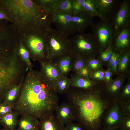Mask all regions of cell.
I'll return each instance as SVG.
<instances>
[{"instance_id":"cell-1","label":"cell","mask_w":130,"mask_h":130,"mask_svg":"<svg viewBox=\"0 0 130 130\" xmlns=\"http://www.w3.org/2000/svg\"><path fill=\"white\" fill-rule=\"evenodd\" d=\"M58 99L57 92L47 83L40 72L29 70L13 104V110L19 116L28 115L39 120L53 114Z\"/></svg>"},{"instance_id":"cell-2","label":"cell","mask_w":130,"mask_h":130,"mask_svg":"<svg viewBox=\"0 0 130 130\" xmlns=\"http://www.w3.org/2000/svg\"><path fill=\"white\" fill-rule=\"evenodd\" d=\"M65 94L73 108L74 120L85 130H101L103 116L114 101L106 92L104 83L87 90L70 87Z\"/></svg>"},{"instance_id":"cell-3","label":"cell","mask_w":130,"mask_h":130,"mask_svg":"<svg viewBox=\"0 0 130 130\" xmlns=\"http://www.w3.org/2000/svg\"><path fill=\"white\" fill-rule=\"evenodd\" d=\"M0 8L20 33L30 31L44 33L52 23V16L46 13L34 0H0Z\"/></svg>"},{"instance_id":"cell-4","label":"cell","mask_w":130,"mask_h":130,"mask_svg":"<svg viewBox=\"0 0 130 130\" xmlns=\"http://www.w3.org/2000/svg\"><path fill=\"white\" fill-rule=\"evenodd\" d=\"M44 35L46 60L52 62L58 57L71 52L67 35L51 27L46 29Z\"/></svg>"},{"instance_id":"cell-5","label":"cell","mask_w":130,"mask_h":130,"mask_svg":"<svg viewBox=\"0 0 130 130\" xmlns=\"http://www.w3.org/2000/svg\"><path fill=\"white\" fill-rule=\"evenodd\" d=\"M71 52L75 57L85 60L95 58L99 49L92 33H82L74 35L70 39Z\"/></svg>"},{"instance_id":"cell-6","label":"cell","mask_w":130,"mask_h":130,"mask_svg":"<svg viewBox=\"0 0 130 130\" xmlns=\"http://www.w3.org/2000/svg\"><path fill=\"white\" fill-rule=\"evenodd\" d=\"M17 49H15L8 57L7 63H0V101L6 91L15 84L14 82L19 72Z\"/></svg>"},{"instance_id":"cell-7","label":"cell","mask_w":130,"mask_h":130,"mask_svg":"<svg viewBox=\"0 0 130 130\" xmlns=\"http://www.w3.org/2000/svg\"><path fill=\"white\" fill-rule=\"evenodd\" d=\"M44 33L35 31L23 32L21 39L34 60L39 62L46 60Z\"/></svg>"},{"instance_id":"cell-8","label":"cell","mask_w":130,"mask_h":130,"mask_svg":"<svg viewBox=\"0 0 130 130\" xmlns=\"http://www.w3.org/2000/svg\"><path fill=\"white\" fill-rule=\"evenodd\" d=\"M92 33L97 42L99 51L111 46L117 32L111 21H102L92 26Z\"/></svg>"},{"instance_id":"cell-9","label":"cell","mask_w":130,"mask_h":130,"mask_svg":"<svg viewBox=\"0 0 130 130\" xmlns=\"http://www.w3.org/2000/svg\"><path fill=\"white\" fill-rule=\"evenodd\" d=\"M124 116L120 110L117 99L114 100L111 107L104 115L102 121V128L120 127Z\"/></svg>"},{"instance_id":"cell-10","label":"cell","mask_w":130,"mask_h":130,"mask_svg":"<svg viewBox=\"0 0 130 130\" xmlns=\"http://www.w3.org/2000/svg\"><path fill=\"white\" fill-rule=\"evenodd\" d=\"M111 21L117 32L129 26L130 23V4L124 0Z\"/></svg>"},{"instance_id":"cell-11","label":"cell","mask_w":130,"mask_h":130,"mask_svg":"<svg viewBox=\"0 0 130 130\" xmlns=\"http://www.w3.org/2000/svg\"><path fill=\"white\" fill-rule=\"evenodd\" d=\"M72 17V15L69 14L55 12L52 15V23L58 30L68 36L73 34L77 31Z\"/></svg>"},{"instance_id":"cell-12","label":"cell","mask_w":130,"mask_h":130,"mask_svg":"<svg viewBox=\"0 0 130 130\" xmlns=\"http://www.w3.org/2000/svg\"><path fill=\"white\" fill-rule=\"evenodd\" d=\"M39 62L40 72L42 77L47 83L54 88L57 82L61 76L60 73L52 62L46 60Z\"/></svg>"},{"instance_id":"cell-13","label":"cell","mask_w":130,"mask_h":130,"mask_svg":"<svg viewBox=\"0 0 130 130\" xmlns=\"http://www.w3.org/2000/svg\"><path fill=\"white\" fill-rule=\"evenodd\" d=\"M118 1L116 0H95L96 8L101 20L111 21Z\"/></svg>"},{"instance_id":"cell-14","label":"cell","mask_w":130,"mask_h":130,"mask_svg":"<svg viewBox=\"0 0 130 130\" xmlns=\"http://www.w3.org/2000/svg\"><path fill=\"white\" fill-rule=\"evenodd\" d=\"M130 28L127 27L117 32L111 45L113 50L118 53L130 48Z\"/></svg>"},{"instance_id":"cell-15","label":"cell","mask_w":130,"mask_h":130,"mask_svg":"<svg viewBox=\"0 0 130 130\" xmlns=\"http://www.w3.org/2000/svg\"><path fill=\"white\" fill-rule=\"evenodd\" d=\"M75 56L71 52L55 59L52 62L58 69L61 76H66L72 71Z\"/></svg>"},{"instance_id":"cell-16","label":"cell","mask_w":130,"mask_h":130,"mask_svg":"<svg viewBox=\"0 0 130 130\" xmlns=\"http://www.w3.org/2000/svg\"><path fill=\"white\" fill-rule=\"evenodd\" d=\"M55 111L56 117L64 125L74 120L73 108L69 102H64L59 106L58 105Z\"/></svg>"},{"instance_id":"cell-17","label":"cell","mask_w":130,"mask_h":130,"mask_svg":"<svg viewBox=\"0 0 130 130\" xmlns=\"http://www.w3.org/2000/svg\"><path fill=\"white\" fill-rule=\"evenodd\" d=\"M125 78L124 74H121L116 78L112 79L107 84L104 83L106 92L113 99L118 98L124 85Z\"/></svg>"},{"instance_id":"cell-18","label":"cell","mask_w":130,"mask_h":130,"mask_svg":"<svg viewBox=\"0 0 130 130\" xmlns=\"http://www.w3.org/2000/svg\"><path fill=\"white\" fill-rule=\"evenodd\" d=\"M38 130H64L62 124L53 114L39 120Z\"/></svg>"},{"instance_id":"cell-19","label":"cell","mask_w":130,"mask_h":130,"mask_svg":"<svg viewBox=\"0 0 130 130\" xmlns=\"http://www.w3.org/2000/svg\"><path fill=\"white\" fill-rule=\"evenodd\" d=\"M93 18L85 13H82L72 15V20L76 27L77 32L83 33L86 28L94 24Z\"/></svg>"},{"instance_id":"cell-20","label":"cell","mask_w":130,"mask_h":130,"mask_svg":"<svg viewBox=\"0 0 130 130\" xmlns=\"http://www.w3.org/2000/svg\"><path fill=\"white\" fill-rule=\"evenodd\" d=\"M70 79V87L84 90L90 89L99 83L75 73L71 75Z\"/></svg>"},{"instance_id":"cell-21","label":"cell","mask_w":130,"mask_h":130,"mask_svg":"<svg viewBox=\"0 0 130 130\" xmlns=\"http://www.w3.org/2000/svg\"><path fill=\"white\" fill-rule=\"evenodd\" d=\"M39 120L32 116L25 115L18 120V130H38Z\"/></svg>"},{"instance_id":"cell-22","label":"cell","mask_w":130,"mask_h":130,"mask_svg":"<svg viewBox=\"0 0 130 130\" xmlns=\"http://www.w3.org/2000/svg\"><path fill=\"white\" fill-rule=\"evenodd\" d=\"M72 71L77 75L88 78L91 73L86 60L76 57H75L73 61Z\"/></svg>"},{"instance_id":"cell-23","label":"cell","mask_w":130,"mask_h":130,"mask_svg":"<svg viewBox=\"0 0 130 130\" xmlns=\"http://www.w3.org/2000/svg\"><path fill=\"white\" fill-rule=\"evenodd\" d=\"M23 79V77L18 84H14L6 91L2 101L5 102L10 104H13L19 97Z\"/></svg>"},{"instance_id":"cell-24","label":"cell","mask_w":130,"mask_h":130,"mask_svg":"<svg viewBox=\"0 0 130 130\" xmlns=\"http://www.w3.org/2000/svg\"><path fill=\"white\" fill-rule=\"evenodd\" d=\"M19 116L18 113L13 110L4 116L0 117V125L4 128L13 130L16 129Z\"/></svg>"},{"instance_id":"cell-25","label":"cell","mask_w":130,"mask_h":130,"mask_svg":"<svg viewBox=\"0 0 130 130\" xmlns=\"http://www.w3.org/2000/svg\"><path fill=\"white\" fill-rule=\"evenodd\" d=\"M119 53L117 73L124 74L127 71L130 60V49L123 50Z\"/></svg>"},{"instance_id":"cell-26","label":"cell","mask_w":130,"mask_h":130,"mask_svg":"<svg viewBox=\"0 0 130 130\" xmlns=\"http://www.w3.org/2000/svg\"><path fill=\"white\" fill-rule=\"evenodd\" d=\"M62 0H34L47 14L52 16L58 8Z\"/></svg>"},{"instance_id":"cell-27","label":"cell","mask_w":130,"mask_h":130,"mask_svg":"<svg viewBox=\"0 0 130 130\" xmlns=\"http://www.w3.org/2000/svg\"><path fill=\"white\" fill-rule=\"evenodd\" d=\"M18 53L20 59L26 63L29 70L32 69V65L30 60L29 53L27 48L21 40L19 41Z\"/></svg>"},{"instance_id":"cell-28","label":"cell","mask_w":130,"mask_h":130,"mask_svg":"<svg viewBox=\"0 0 130 130\" xmlns=\"http://www.w3.org/2000/svg\"><path fill=\"white\" fill-rule=\"evenodd\" d=\"M70 87V78L61 76L57 82L54 89L57 93L62 94L65 93Z\"/></svg>"},{"instance_id":"cell-29","label":"cell","mask_w":130,"mask_h":130,"mask_svg":"<svg viewBox=\"0 0 130 130\" xmlns=\"http://www.w3.org/2000/svg\"><path fill=\"white\" fill-rule=\"evenodd\" d=\"M121 104L130 102V79L123 85L119 97L117 99Z\"/></svg>"},{"instance_id":"cell-30","label":"cell","mask_w":130,"mask_h":130,"mask_svg":"<svg viewBox=\"0 0 130 130\" xmlns=\"http://www.w3.org/2000/svg\"><path fill=\"white\" fill-rule=\"evenodd\" d=\"M84 13L93 18L98 17L95 7V0H85L84 5Z\"/></svg>"},{"instance_id":"cell-31","label":"cell","mask_w":130,"mask_h":130,"mask_svg":"<svg viewBox=\"0 0 130 130\" xmlns=\"http://www.w3.org/2000/svg\"><path fill=\"white\" fill-rule=\"evenodd\" d=\"M55 12L72 15L73 12L72 0H62Z\"/></svg>"},{"instance_id":"cell-32","label":"cell","mask_w":130,"mask_h":130,"mask_svg":"<svg viewBox=\"0 0 130 130\" xmlns=\"http://www.w3.org/2000/svg\"><path fill=\"white\" fill-rule=\"evenodd\" d=\"M111 46L107 48L105 50L99 51L98 54L99 59L102 65H107L113 51Z\"/></svg>"},{"instance_id":"cell-33","label":"cell","mask_w":130,"mask_h":130,"mask_svg":"<svg viewBox=\"0 0 130 130\" xmlns=\"http://www.w3.org/2000/svg\"><path fill=\"white\" fill-rule=\"evenodd\" d=\"M105 71L102 68L91 72L89 78L91 80L97 82H104Z\"/></svg>"},{"instance_id":"cell-34","label":"cell","mask_w":130,"mask_h":130,"mask_svg":"<svg viewBox=\"0 0 130 130\" xmlns=\"http://www.w3.org/2000/svg\"><path fill=\"white\" fill-rule=\"evenodd\" d=\"M85 0H72L73 15L85 13L84 5Z\"/></svg>"},{"instance_id":"cell-35","label":"cell","mask_w":130,"mask_h":130,"mask_svg":"<svg viewBox=\"0 0 130 130\" xmlns=\"http://www.w3.org/2000/svg\"><path fill=\"white\" fill-rule=\"evenodd\" d=\"M87 66L90 72L102 68V64L98 59L91 58L86 60Z\"/></svg>"},{"instance_id":"cell-36","label":"cell","mask_w":130,"mask_h":130,"mask_svg":"<svg viewBox=\"0 0 130 130\" xmlns=\"http://www.w3.org/2000/svg\"><path fill=\"white\" fill-rule=\"evenodd\" d=\"M13 110V105L4 101L0 102V117L4 116Z\"/></svg>"},{"instance_id":"cell-37","label":"cell","mask_w":130,"mask_h":130,"mask_svg":"<svg viewBox=\"0 0 130 130\" xmlns=\"http://www.w3.org/2000/svg\"><path fill=\"white\" fill-rule=\"evenodd\" d=\"M65 125L64 130H85L78 123L72 122L67 123Z\"/></svg>"},{"instance_id":"cell-38","label":"cell","mask_w":130,"mask_h":130,"mask_svg":"<svg viewBox=\"0 0 130 130\" xmlns=\"http://www.w3.org/2000/svg\"><path fill=\"white\" fill-rule=\"evenodd\" d=\"M119 103L120 110L123 116H130V102L124 104Z\"/></svg>"},{"instance_id":"cell-39","label":"cell","mask_w":130,"mask_h":130,"mask_svg":"<svg viewBox=\"0 0 130 130\" xmlns=\"http://www.w3.org/2000/svg\"><path fill=\"white\" fill-rule=\"evenodd\" d=\"M120 127L122 130H130V116H124Z\"/></svg>"},{"instance_id":"cell-40","label":"cell","mask_w":130,"mask_h":130,"mask_svg":"<svg viewBox=\"0 0 130 130\" xmlns=\"http://www.w3.org/2000/svg\"><path fill=\"white\" fill-rule=\"evenodd\" d=\"M119 55V53L116 52L114 60L109 68L110 69L113 73H115L117 72Z\"/></svg>"},{"instance_id":"cell-41","label":"cell","mask_w":130,"mask_h":130,"mask_svg":"<svg viewBox=\"0 0 130 130\" xmlns=\"http://www.w3.org/2000/svg\"><path fill=\"white\" fill-rule=\"evenodd\" d=\"M113 73L109 68H108L104 72L105 81L104 83L107 84L112 79Z\"/></svg>"},{"instance_id":"cell-42","label":"cell","mask_w":130,"mask_h":130,"mask_svg":"<svg viewBox=\"0 0 130 130\" xmlns=\"http://www.w3.org/2000/svg\"><path fill=\"white\" fill-rule=\"evenodd\" d=\"M8 36V34L6 29L0 25V42L5 40Z\"/></svg>"},{"instance_id":"cell-43","label":"cell","mask_w":130,"mask_h":130,"mask_svg":"<svg viewBox=\"0 0 130 130\" xmlns=\"http://www.w3.org/2000/svg\"><path fill=\"white\" fill-rule=\"evenodd\" d=\"M3 20L10 21V20L7 17L5 12L0 8V21Z\"/></svg>"},{"instance_id":"cell-44","label":"cell","mask_w":130,"mask_h":130,"mask_svg":"<svg viewBox=\"0 0 130 130\" xmlns=\"http://www.w3.org/2000/svg\"><path fill=\"white\" fill-rule=\"evenodd\" d=\"M116 53V52L113 51L111 56L107 65L108 68L109 67L111 64L114 61Z\"/></svg>"},{"instance_id":"cell-45","label":"cell","mask_w":130,"mask_h":130,"mask_svg":"<svg viewBox=\"0 0 130 130\" xmlns=\"http://www.w3.org/2000/svg\"><path fill=\"white\" fill-rule=\"evenodd\" d=\"M101 130H122L120 127H117L109 128H103Z\"/></svg>"},{"instance_id":"cell-46","label":"cell","mask_w":130,"mask_h":130,"mask_svg":"<svg viewBox=\"0 0 130 130\" xmlns=\"http://www.w3.org/2000/svg\"><path fill=\"white\" fill-rule=\"evenodd\" d=\"M0 130H18L17 129H15V130H11L7 128H5L3 127V128Z\"/></svg>"}]
</instances>
